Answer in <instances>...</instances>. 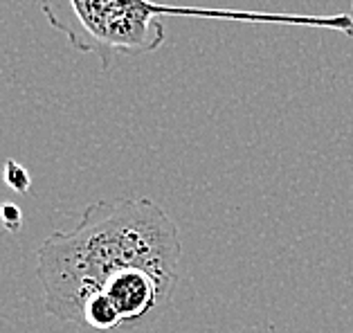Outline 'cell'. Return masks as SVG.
<instances>
[{"label": "cell", "instance_id": "cell-1", "mask_svg": "<svg viewBox=\"0 0 353 333\" xmlns=\"http://www.w3.org/2000/svg\"><path fill=\"white\" fill-rule=\"evenodd\" d=\"M178 225L151 199L90 203L72 230H57L37 250V277L46 313L81 324L85 300L101 293L117 270L146 268L176 288L180 277Z\"/></svg>", "mask_w": 353, "mask_h": 333}, {"label": "cell", "instance_id": "cell-2", "mask_svg": "<svg viewBox=\"0 0 353 333\" xmlns=\"http://www.w3.org/2000/svg\"><path fill=\"white\" fill-rule=\"evenodd\" d=\"M41 12L57 32H61L74 50L97 54L101 70H110L117 57H137L162 48L167 39L162 16H198L241 23L297 25V28L335 30L353 39V19L306 14L230 12L205 7H171L153 0H41Z\"/></svg>", "mask_w": 353, "mask_h": 333}, {"label": "cell", "instance_id": "cell-3", "mask_svg": "<svg viewBox=\"0 0 353 333\" xmlns=\"http://www.w3.org/2000/svg\"><path fill=\"white\" fill-rule=\"evenodd\" d=\"M101 293L113 300L124 324H137L167 304L174 288L146 268H124L104 281Z\"/></svg>", "mask_w": 353, "mask_h": 333}, {"label": "cell", "instance_id": "cell-4", "mask_svg": "<svg viewBox=\"0 0 353 333\" xmlns=\"http://www.w3.org/2000/svg\"><path fill=\"white\" fill-rule=\"evenodd\" d=\"M81 324L83 327L97 329V331H110L122 327V315H119L117 306L106 293H94L85 300L81 309Z\"/></svg>", "mask_w": 353, "mask_h": 333}, {"label": "cell", "instance_id": "cell-5", "mask_svg": "<svg viewBox=\"0 0 353 333\" xmlns=\"http://www.w3.org/2000/svg\"><path fill=\"white\" fill-rule=\"evenodd\" d=\"M3 181L10 190L19 194H28L32 187V176L23 165H19L16 160H7L3 167Z\"/></svg>", "mask_w": 353, "mask_h": 333}, {"label": "cell", "instance_id": "cell-6", "mask_svg": "<svg viewBox=\"0 0 353 333\" xmlns=\"http://www.w3.org/2000/svg\"><path fill=\"white\" fill-rule=\"evenodd\" d=\"M0 223L7 230V232L16 234L23 228V212L19 205H14L10 201H5L0 205Z\"/></svg>", "mask_w": 353, "mask_h": 333}]
</instances>
